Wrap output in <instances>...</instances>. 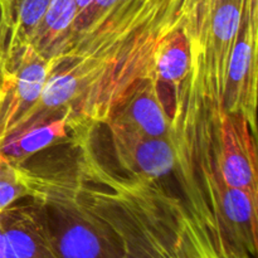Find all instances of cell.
Returning <instances> with one entry per match:
<instances>
[{
    "label": "cell",
    "mask_w": 258,
    "mask_h": 258,
    "mask_svg": "<svg viewBox=\"0 0 258 258\" xmlns=\"http://www.w3.org/2000/svg\"><path fill=\"white\" fill-rule=\"evenodd\" d=\"M76 18V0H50L32 40L34 49L47 59L60 54L72 39Z\"/></svg>",
    "instance_id": "cell-12"
},
{
    "label": "cell",
    "mask_w": 258,
    "mask_h": 258,
    "mask_svg": "<svg viewBox=\"0 0 258 258\" xmlns=\"http://www.w3.org/2000/svg\"><path fill=\"white\" fill-rule=\"evenodd\" d=\"M191 70L193 50L189 17L185 24L171 32L159 44L154 58V75L159 82L168 85L175 91V98L178 102L183 83L189 77Z\"/></svg>",
    "instance_id": "cell-9"
},
{
    "label": "cell",
    "mask_w": 258,
    "mask_h": 258,
    "mask_svg": "<svg viewBox=\"0 0 258 258\" xmlns=\"http://www.w3.org/2000/svg\"><path fill=\"white\" fill-rule=\"evenodd\" d=\"M80 173L81 198L117 233L123 258H232L214 224L189 217L158 180L116 175L87 150Z\"/></svg>",
    "instance_id": "cell-2"
},
{
    "label": "cell",
    "mask_w": 258,
    "mask_h": 258,
    "mask_svg": "<svg viewBox=\"0 0 258 258\" xmlns=\"http://www.w3.org/2000/svg\"><path fill=\"white\" fill-rule=\"evenodd\" d=\"M4 258H57L34 203L13 204L2 213Z\"/></svg>",
    "instance_id": "cell-8"
},
{
    "label": "cell",
    "mask_w": 258,
    "mask_h": 258,
    "mask_svg": "<svg viewBox=\"0 0 258 258\" xmlns=\"http://www.w3.org/2000/svg\"><path fill=\"white\" fill-rule=\"evenodd\" d=\"M196 0H117L95 28L52 57L77 81L76 131L106 123L140 81L154 75L159 44L188 22Z\"/></svg>",
    "instance_id": "cell-1"
},
{
    "label": "cell",
    "mask_w": 258,
    "mask_h": 258,
    "mask_svg": "<svg viewBox=\"0 0 258 258\" xmlns=\"http://www.w3.org/2000/svg\"><path fill=\"white\" fill-rule=\"evenodd\" d=\"M110 120L153 138H175L178 128L176 120L166 111L155 75L140 81Z\"/></svg>",
    "instance_id": "cell-7"
},
{
    "label": "cell",
    "mask_w": 258,
    "mask_h": 258,
    "mask_svg": "<svg viewBox=\"0 0 258 258\" xmlns=\"http://www.w3.org/2000/svg\"><path fill=\"white\" fill-rule=\"evenodd\" d=\"M218 111L221 151L218 175L226 185L244 191L258 204L257 153L254 134L246 118Z\"/></svg>",
    "instance_id": "cell-6"
},
{
    "label": "cell",
    "mask_w": 258,
    "mask_h": 258,
    "mask_svg": "<svg viewBox=\"0 0 258 258\" xmlns=\"http://www.w3.org/2000/svg\"><path fill=\"white\" fill-rule=\"evenodd\" d=\"M258 0H247L241 30L232 53L223 110L246 118L256 135Z\"/></svg>",
    "instance_id": "cell-4"
},
{
    "label": "cell",
    "mask_w": 258,
    "mask_h": 258,
    "mask_svg": "<svg viewBox=\"0 0 258 258\" xmlns=\"http://www.w3.org/2000/svg\"><path fill=\"white\" fill-rule=\"evenodd\" d=\"M106 125L118 164L130 176L158 180L179 163L178 136L153 138L111 120Z\"/></svg>",
    "instance_id": "cell-5"
},
{
    "label": "cell",
    "mask_w": 258,
    "mask_h": 258,
    "mask_svg": "<svg viewBox=\"0 0 258 258\" xmlns=\"http://www.w3.org/2000/svg\"><path fill=\"white\" fill-rule=\"evenodd\" d=\"M70 131H75L70 116H59L0 140V154L13 163L22 164L34 154L67 141Z\"/></svg>",
    "instance_id": "cell-11"
},
{
    "label": "cell",
    "mask_w": 258,
    "mask_h": 258,
    "mask_svg": "<svg viewBox=\"0 0 258 258\" xmlns=\"http://www.w3.org/2000/svg\"><path fill=\"white\" fill-rule=\"evenodd\" d=\"M32 194V171L0 154V212Z\"/></svg>",
    "instance_id": "cell-13"
},
{
    "label": "cell",
    "mask_w": 258,
    "mask_h": 258,
    "mask_svg": "<svg viewBox=\"0 0 258 258\" xmlns=\"http://www.w3.org/2000/svg\"><path fill=\"white\" fill-rule=\"evenodd\" d=\"M30 198L57 258L125 256L117 233L83 202L76 180L40 176L32 171Z\"/></svg>",
    "instance_id": "cell-3"
},
{
    "label": "cell",
    "mask_w": 258,
    "mask_h": 258,
    "mask_svg": "<svg viewBox=\"0 0 258 258\" xmlns=\"http://www.w3.org/2000/svg\"><path fill=\"white\" fill-rule=\"evenodd\" d=\"M50 0H0V45L18 49L32 44Z\"/></svg>",
    "instance_id": "cell-10"
}]
</instances>
